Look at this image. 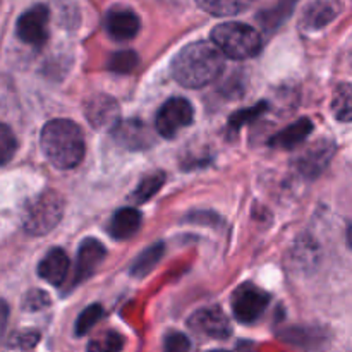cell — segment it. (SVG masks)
Returning <instances> with one entry per match:
<instances>
[{
    "mask_svg": "<svg viewBox=\"0 0 352 352\" xmlns=\"http://www.w3.org/2000/svg\"><path fill=\"white\" fill-rule=\"evenodd\" d=\"M226 58L215 43L196 41L188 45L172 60L170 72L184 88H203L223 72Z\"/></svg>",
    "mask_w": 352,
    "mask_h": 352,
    "instance_id": "1",
    "label": "cell"
},
{
    "mask_svg": "<svg viewBox=\"0 0 352 352\" xmlns=\"http://www.w3.org/2000/svg\"><path fill=\"white\" fill-rule=\"evenodd\" d=\"M40 144L50 164L62 170L78 167L85 158V136L78 124L69 119H54L45 124Z\"/></svg>",
    "mask_w": 352,
    "mask_h": 352,
    "instance_id": "2",
    "label": "cell"
},
{
    "mask_svg": "<svg viewBox=\"0 0 352 352\" xmlns=\"http://www.w3.org/2000/svg\"><path fill=\"white\" fill-rule=\"evenodd\" d=\"M212 41L223 55L234 60H246L261 50V36L253 26L243 23H223L213 28Z\"/></svg>",
    "mask_w": 352,
    "mask_h": 352,
    "instance_id": "3",
    "label": "cell"
},
{
    "mask_svg": "<svg viewBox=\"0 0 352 352\" xmlns=\"http://www.w3.org/2000/svg\"><path fill=\"white\" fill-rule=\"evenodd\" d=\"M64 215V199L58 192L48 191L34 196L24 210V229L33 236H43L58 226Z\"/></svg>",
    "mask_w": 352,
    "mask_h": 352,
    "instance_id": "4",
    "label": "cell"
},
{
    "mask_svg": "<svg viewBox=\"0 0 352 352\" xmlns=\"http://www.w3.org/2000/svg\"><path fill=\"white\" fill-rule=\"evenodd\" d=\"M195 109L186 98H170L160 107L155 120V127L160 136L172 140L177 133L192 122Z\"/></svg>",
    "mask_w": 352,
    "mask_h": 352,
    "instance_id": "5",
    "label": "cell"
},
{
    "mask_svg": "<svg viewBox=\"0 0 352 352\" xmlns=\"http://www.w3.org/2000/svg\"><path fill=\"white\" fill-rule=\"evenodd\" d=\"M270 296L251 284H244L234 292L232 313L239 323H254L268 308Z\"/></svg>",
    "mask_w": 352,
    "mask_h": 352,
    "instance_id": "6",
    "label": "cell"
},
{
    "mask_svg": "<svg viewBox=\"0 0 352 352\" xmlns=\"http://www.w3.org/2000/svg\"><path fill=\"white\" fill-rule=\"evenodd\" d=\"M189 327L199 336L210 337V339H229L232 333V327H230L229 318L226 313L217 306L212 308H205L196 311L195 315L189 318Z\"/></svg>",
    "mask_w": 352,
    "mask_h": 352,
    "instance_id": "7",
    "label": "cell"
},
{
    "mask_svg": "<svg viewBox=\"0 0 352 352\" xmlns=\"http://www.w3.org/2000/svg\"><path fill=\"white\" fill-rule=\"evenodd\" d=\"M48 17L50 12L45 6L28 9L17 21V36L28 45H43L48 38Z\"/></svg>",
    "mask_w": 352,
    "mask_h": 352,
    "instance_id": "8",
    "label": "cell"
},
{
    "mask_svg": "<svg viewBox=\"0 0 352 352\" xmlns=\"http://www.w3.org/2000/svg\"><path fill=\"white\" fill-rule=\"evenodd\" d=\"M112 136L120 146L127 150H144L153 144V136L146 124L140 119L120 120L112 131Z\"/></svg>",
    "mask_w": 352,
    "mask_h": 352,
    "instance_id": "9",
    "label": "cell"
},
{
    "mask_svg": "<svg viewBox=\"0 0 352 352\" xmlns=\"http://www.w3.org/2000/svg\"><path fill=\"white\" fill-rule=\"evenodd\" d=\"M105 248L100 241L85 239L79 246L78 261H76V277L74 284L85 282L96 272V268L105 260Z\"/></svg>",
    "mask_w": 352,
    "mask_h": 352,
    "instance_id": "10",
    "label": "cell"
},
{
    "mask_svg": "<svg viewBox=\"0 0 352 352\" xmlns=\"http://www.w3.org/2000/svg\"><path fill=\"white\" fill-rule=\"evenodd\" d=\"M333 146L330 141H318V143L311 144L301 157L298 158V168L308 177H316L322 174L330 164L333 157Z\"/></svg>",
    "mask_w": 352,
    "mask_h": 352,
    "instance_id": "11",
    "label": "cell"
},
{
    "mask_svg": "<svg viewBox=\"0 0 352 352\" xmlns=\"http://www.w3.org/2000/svg\"><path fill=\"white\" fill-rule=\"evenodd\" d=\"M107 33L117 41H127L140 31V17L129 9H113L107 16Z\"/></svg>",
    "mask_w": 352,
    "mask_h": 352,
    "instance_id": "12",
    "label": "cell"
},
{
    "mask_svg": "<svg viewBox=\"0 0 352 352\" xmlns=\"http://www.w3.org/2000/svg\"><path fill=\"white\" fill-rule=\"evenodd\" d=\"M69 272V258L64 250L55 248L45 254L38 265V275L52 285H62Z\"/></svg>",
    "mask_w": 352,
    "mask_h": 352,
    "instance_id": "13",
    "label": "cell"
},
{
    "mask_svg": "<svg viewBox=\"0 0 352 352\" xmlns=\"http://www.w3.org/2000/svg\"><path fill=\"white\" fill-rule=\"evenodd\" d=\"M141 227V213L134 208H122L112 217L109 232L113 239L126 241L133 237Z\"/></svg>",
    "mask_w": 352,
    "mask_h": 352,
    "instance_id": "14",
    "label": "cell"
},
{
    "mask_svg": "<svg viewBox=\"0 0 352 352\" xmlns=\"http://www.w3.org/2000/svg\"><path fill=\"white\" fill-rule=\"evenodd\" d=\"M117 112H119L117 103L112 98L103 95L93 96L88 102V105H86V117L96 127H102L113 122L117 117Z\"/></svg>",
    "mask_w": 352,
    "mask_h": 352,
    "instance_id": "15",
    "label": "cell"
},
{
    "mask_svg": "<svg viewBox=\"0 0 352 352\" xmlns=\"http://www.w3.org/2000/svg\"><path fill=\"white\" fill-rule=\"evenodd\" d=\"M313 131V124L309 119H299L298 122H294L292 126L285 127L284 131L277 134L274 140L270 141L272 146L277 148H285V150H291L296 148L298 144H301L302 141L308 138V134Z\"/></svg>",
    "mask_w": 352,
    "mask_h": 352,
    "instance_id": "16",
    "label": "cell"
},
{
    "mask_svg": "<svg viewBox=\"0 0 352 352\" xmlns=\"http://www.w3.org/2000/svg\"><path fill=\"white\" fill-rule=\"evenodd\" d=\"M196 2L206 12L213 14V16L226 17L243 12L248 7L253 6L256 0H196Z\"/></svg>",
    "mask_w": 352,
    "mask_h": 352,
    "instance_id": "17",
    "label": "cell"
},
{
    "mask_svg": "<svg viewBox=\"0 0 352 352\" xmlns=\"http://www.w3.org/2000/svg\"><path fill=\"white\" fill-rule=\"evenodd\" d=\"M164 253H165L164 243H157L151 248H148V250H144L143 253L136 258L133 267H131V275L138 278L148 275L155 267H157L158 261H160L162 256H164Z\"/></svg>",
    "mask_w": 352,
    "mask_h": 352,
    "instance_id": "18",
    "label": "cell"
},
{
    "mask_svg": "<svg viewBox=\"0 0 352 352\" xmlns=\"http://www.w3.org/2000/svg\"><path fill=\"white\" fill-rule=\"evenodd\" d=\"M332 112L339 122H352V86L342 82L333 91Z\"/></svg>",
    "mask_w": 352,
    "mask_h": 352,
    "instance_id": "19",
    "label": "cell"
},
{
    "mask_svg": "<svg viewBox=\"0 0 352 352\" xmlns=\"http://www.w3.org/2000/svg\"><path fill=\"white\" fill-rule=\"evenodd\" d=\"M165 182V174L164 172H153V174H148L143 181L138 184V188L134 189V192L131 195V199L134 203H146L148 199L153 198L160 188Z\"/></svg>",
    "mask_w": 352,
    "mask_h": 352,
    "instance_id": "20",
    "label": "cell"
},
{
    "mask_svg": "<svg viewBox=\"0 0 352 352\" xmlns=\"http://www.w3.org/2000/svg\"><path fill=\"white\" fill-rule=\"evenodd\" d=\"M337 10L333 9L332 3L329 2H316L306 10L305 16V26L309 30H318V28L325 26L330 21L336 17Z\"/></svg>",
    "mask_w": 352,
    "mask_h": 352,
    "instance_id": "21",
    "label": "cell"
},
{
    "mask_svg": "<svg viewBox=\"0 0 352 352\" xmlns=\"http://www.w3.org/2000/svg\"><path fill=\"white\" fill-rule=\"evenodd\" d=\"M138 62V54L134 50H120L116 52V54L110 57L109 65L107 67L110 69L112 72H117V74H129L136 69Z\"/></svg>",
    "mask_w": 352,
    "mask_h": 352,
    "instance_id": "22",
    "label": "cell"
},
{
    "mask_svg": "<svg viewBox=\"0 0 352 352\" xmlns=\"http://www.w3.org/2000/svg\"><path fill=\"white\" fill-rule=\"evenodd\" d=\"M103 316V308L100 305H91L78 316L76 320V336H86L96 323L102 320Z\"/></svg>",
    "mask_w": 352,
    "mask_h": 352,
    "instance_id": "23",
    "label": "cell"
},
{
    "mask_svg": "<svg viewBox=\"0 0 352 352\" xmlns=\"http://www.w3.org/2000/svg\"><path fill=\"white\" fill-rule=\"evenodd\" d=\"M16 148L17 141L14 133L6 124H0V165H6L14 157Z\"/></svg>",
    "mask_w": 352,
    "mask_h": 352,
    "instance_id": "24",
    "label": "cell"
},
{
    "mask_svg": "<svg viewBox=\"0 0 352 352\" xmlns=\"http://www.w3.org/2000/svg\"><path fill=\"white\" fill-rule=\"evenodd\" d=\"M296 2H298V0H280V2H278L277 9L272 10V12H268L267 16H263L265 26L270 28V30H272V28L278 26V24H280L282 21H284L285 17H287L289 14L292 12Z\"/></svg>",
    "mask_w": 352,
    "mask_h": 352,
    "instance_id": "25",
    "label": "cell"
},
{
    "mask_svg": "<svg viewBox=\"0 0 352 352\" xmlns=\"http://www.w3.org/2000/svg\"><path fill=\"white\" fill-rule=\"evenodd\" d=\"M265 109H267V103H258V105H254L253 109L241 110V112L234 113V116H230V119H229L230 127L237 129V127L244 126V124H248V122H251V120L256 119L258 116H261V113L265 112Z\"/></svg>",
    "mask_w": 352,
    "mask_h": 352,
    "instance_id": "26",
    "label": "cell"
},
{
    "mask_svg": "<svg viewBox=\"0 0 352 352\" xmlns=\"http://www.w3.org/2000/svg\"><path fill=\"white\" fill-rule=\"evenodd\" d=\"M191 340L181 332H170L165 337L164 352H191Z\"/></svg>",
    "mask_w": 352,
    "mask_h": 352,
    "instance_id": "27",
    "label": "cell"
},
{
    "mask_svg": "<svg viewBox=\"0 0 352 352\" xmlns=\"http://www.w3.org/2000/svg\"><path fill=\"white\" fill-rule=\"evenodd\" d=\"M122 337L116 332H109L98 344V352H120L122 349Z\"/></svg>",
    "mask_w": 352,
    "mask_h": 352,
    "instance_id": "28",
    "label": "cell"
},
{
    "mask_svg": "<svg viewBox=\"0 0 352 352\" xmlns=\"http://www.w3.org/2000/svg\"><path fill=\"white\" fill-rule=\"evenodd\" d=\"M47 305H48V296L41 291L31 292V294L26 298V308L30 309H40Z\"/></svg>",
    "mask_w": 352,
    "mask_h": 352,
    "instance_id": "29",
    "label": "cell"
},
{
    "mask_svg": "<svg viewBox=\"0 0 352 352\" xmlns=\"http://www.w3.org/2000/svg\"><path fill=\"white\" fill-rule=\"evenodd\" d=\"M7 320H9V306H7L6 301L0 299V339H2L3 333H6Z\"/></svg>",
    "mask_w": 352,
    "mask_h": 352,
    "instance_id": "30",
    "label": "cell"
},
{
    "mask_svg": "<svg viewBox=\"0 0 352 352\" xmlns=\"http://www.w3.org/2000/svg\"><path fill=\"white\" fill-rule=\"evenodd\" d=\"M210 352H229V351H210Z\"/></svg>",
    "mask_w": 352,
    "mask_h": 352,
    "instance_id": "31",
    "label": "cell"
},
{
    "mask_svg": "<svg viewBox=\"0 0 352 352\" xmlns=\"http://www.w3.org/2000/svg\"><path fill=\"white\" fill-rule=\"evenodd\" d=\"M351 64H352V57H351Z\"/></svg>",
    "mask_w": 352,
    "mask_h": 352,
    "instance_id": "32",
    "label": "cell"
}]
</instances>
